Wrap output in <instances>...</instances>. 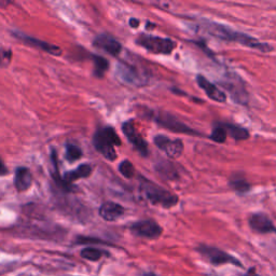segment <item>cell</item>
<instances>
[{"instance_id": "6da1fadb", "label": "cell", "mask_w": 276, "mask_h": 276, "mask_svg": "<svg viewBox=\"0 0 276 276\" xmlns=\"http://www.w3.org/2000/svg\"><path fill=\"white\" fill-rule=\"evenodd\" d=\"M200 27L205 32L210 33V35L212 37L218 38V39L234 41L240 43V45L251 48V49L260 50L261 52H269L271 49H272L268 43L260 42L254 37H250L243 32H239L234 30H232L230 27H227L225 25H221V24H218L215 22L203 20L200 23Z\"/></svg>"}, {"instance_id": "7a4b0ae2", "label": "cell", "mask_w": 276, "mask_h": 276, "mask_svg": "<svg viewBox=\"0 0 276 276\" xmlns=\"http://www.w3.org/2000/svg\"><path fill=\"white\" fill-rule=\"evenodd\" d=\"M140 192L151 204L160 205L164 208H171L178 203V197L175 195L147 179L140 181Z\"/></svg>"}, {"instance_id": "3957f363", "label": "cell", "mask_w": 276, "mask_h": 276, "mask_svg": "<svg viewBox=\"0 0 276 276\" xmlns=\"http://www.w3.org/2000/svg\"><path fill=\"white\" fill-rule=\"evenodd\" d=\"M93 144L95 149L109 161H114L117 159L114 147L120 146L121 140L113 128L98 130L94 135Z\"/></svg>"}, {"instance_id": "277c9868", "label": "cell", "mask_w": 276, "mask_h": 276, "mask_svg": "<svg viewBox=\"0 0 276 276\" xmlns=\"http://www.w3.org/2000/svg\"><path fill=\"white\" fill-rule=\"evenodd\" d=\"M137 45L154 54H169L175 48V43L166 38L140 35L136 39Z\"/></svg>"}, {"instance_id": "5b68a950", "label": "cell", "mask_w": 276, "mask_h": 276, "mask_svg": "<svg viewBox=\"0 0 276 276\" xmlns=\"http://www.w3.org/2000/svg\"><path fill=\"white\" fill-rule=\"evenodd\" d=\"M117 75L125 83L135 86H143L147 83V78L136 67L128 63H119L117 65Z\"/></svg>"}, {"instance_id": "8992f818", "label": "cell", "mask_w": 276, "mask_h": 276, "mask_svg": "<svg viewBox=\"0 0 276 276\" xmlns=\"http://www.w3.org/2000/svg\"><path fill=\"white\" fill-rule=\"evenodd\" d=\"M154 144L169 158L177 159L183 152V144L179 139H169L164 135H158L154 137Z\"/></svg>"}, {"instance_id": "52a82bcc", "label": "cell", "mask_w": 276, "mask_h": 276, "mask_svg": "<svg viewBox=\"0 0 276 276\" xmlns=\"http://www.w3.org/2000/svg\"><path fill=\"white\" fill-rule=\"evenodd\" d=\"M122 130H123V133L125 136H127L130 142L132 143L133 146L136 148L137 151L142 154L143 157H147L149 153L148 145L146 143V140H145L142 135L139 134L136 128H135V125L132 121L125 122L122 125Z\"/></svg>"}, {"instance_id": "ba28073f", "label": "cell", "mask_w": 276, "mask_h": 276, "mask_svg": "<svg viewBox=\"0 0 276 276\" xmlns=\"http://www.w3.org/2000/svg\"><path fill=\"white\" fill-rule=\"evenodd\" d=\"M200 253L206 257V258L211 261L212 264H224V263H232L235 265H241L240 261L236 260L233 257L227 255L225 251H222L215 247H208L202 245L200 248Z\"/></svg>"}, {"instance_id": "9c48e42d", "label": "cell", "mask_w": 276, "mask_h": 276, "mask_svg": "<svg viewBox=\"0 0 276 276\" xmlns=\"http://www.w3.org/2000/svg\"><path fill=\"white\" fill-rule=\"evenodd\" d=\"M156 121L161 124L162 127L167 128L168 130H173V132L177 133H182V134H191L195 135L197 134L195 130L190 129L185 123H182L181 121H179L177 118L174 117V115L165 114V113H160L156 117Z\"/></svg>"}, {"instance_id": "30bf717a", "label": "cell", "mask_w": 276, "mask_h": 276, "mask_svg": "<svg viewBox=\"0 0 276 276\" xmlns=\"http://www.w3.org/2000/svg\"><path fill=\"white\" fill-rule=\"evenodd\" d=\"M133 233L146 239H158L162 234V227L153 220H142L134 224L130 227Z\"/></svg>"}, {"instance_id": "8fae6325", "label": "cell", "mask_w": 276, "mask_h": 276, "mask_svg": "<svg viewBox=\"0 0 276 276\" xmlns=\"http://www.w3.org/2000/svg\"><path fill=\"white\" fill-rule=\"evenodd\" d=\"M94 46L98 48L99 50H103L113 56H117L121 52V49H122V47H121L118 40H115L114 37L109 35H106V33H103V35H99L95 38Z\"/></svg>"}, {"instance_id": "7c38bea8", "label": "cell", "mask_w": 276, "mask_h": 276, "mask_svg": "<svg viewBox=\"0 0 276 276\" xmlns=\"http://www.w3.org/2000/svg\"><path fill=\"white\" fill-rule=\"evenodd\" d=\"M197 84L200 88L205 92L206 95L211 99L218 101V103H225L227 100V95L220 89H218L215 84H212L211 81H208L204 76H197L196 78Z\"/></svg>"}, {"instance_id": "4fadbf2b", "label": "cell", "mask_w": 276, "mask_h": 276, "mask_svg": "<svg viewBox=\"0 0 276 276\" xmlns=\"http://www.w3.org/2000/svg\"><path fill=\"white\" fill-rule=\"evenodd\" d=\"M14 36H16V38H20V39L25 42L26 45H30L32 47L38 48V49H41L43 51L50 53V54H52V55L59 56V55L62 54V49H61V48L57 47V46H54V45H51V43H48V42H45V41L35 39V38L30 37V36H27V35H24V33H21V32H14Z\"/></svg>"}, {"instance_id": "5bb4252c", "label": "cell", "mask_w": 276, "mask_h": 276, "mask_svg": "<svg viewBox=\"0 0 276 276\" xmlns=\"http://www.w3.org/2000/svg\"><path fill=\"white\" fill-rule=\"evenodd\" d=\"M249 225L251 229L256 232H259V233H269V232L272 231L276 232L273 222L264 214H254L250 217Z\"/></svg>"}, {"instance_id": "9a60e30c", "label": "cell", "mask_w": 276, "mask_h": 276, "mask_svg": "<svg viewBox=\"0 0 276 276\" xmlns=\"http://www.w3.org/2000/svg\"><path fill=\"white\" fill-rule=\"evenodd\" d=\"M124 208L114 202H106L99 208V216L106 221H114L122 217Z\"/></svg>"}, {"instance_id": "2e32d148", "label": "cell", "mask_w": 276, "mask_h": 276, "mask_svg": "<svg viewBox=\"0 0 276 276\" xmlns=\"http://www.w3.org/2000/svg\"><path fill=\"white\" fill-rule=\"evenodd\" d=\"M32 183V173L26 167H18L16 171V176H14V186L16 190L23 192L31 188Z\"/></svg>"}, {"instance_id": "e0dca14e", "label": "cell", "mask_w": 276, "mask_h": 276, "mask_svg": "<svg viewBox=\"0 0 276 276\" xmlns=\"http://www.w3.org/2000/svg\"><path fill=\"white\" fill-rule=\"evenodd\" d=\"M92 173V167L89 164H82L78 168H76L75 171H70L68 173H66L64 177H63V180L67 185H70L74 181H76L77 179L80 178H85L89 177Z\"/></svg>"}, {"instance_id": "ac0fdd59", "label": "cell", "mask_w": 276, "mask_h": 276, "mask_svg": "<svg viewBox=\"0 0 276 276\" xmlns=\"http://www.w3.org/2000/svg\"><path fill=\"white\" fill-rule=\"evenodd\" d=\"M157 169L159 174H161V175H163L167 179H175L177 177V172L175 166L169 162L162 161L161 163H159L157 165Z\"/></svg>"}, {"instance_id": "d6986e66", "label": "cell", "mask_w": 276, "mask_h": 276, "mask_svg": "<svg viewBox=\"0 0 276 276\" xmlns=\"http://www.w3.org/2000/svg\"><path fill=\"white\" fill-rule=\"evenodd\" d=\"M93 61H94V75L98 78H101L105 75V72L107 71L109 64L106 59L98 55H94L93 56Z\"/></svg>"}, {"instance_id": "ffe728a7", "label": "cell", "mask_w": 276, "mask_h": 276, "mask_svg": "<svg viewBox=\"0 0 276 276\" xmlns=\"http://www.w3.org/2000/svg\"><path fill=\"white\" fill-rule=\"evenodd\" d=\"M225 129L227 130V133H229L234 139L243 140V139H247L249 137L248 130L245 129L235 127V125H231V124H227Z\"/></svg>"}, {"instance_id": "44dd1931", "label": "cell", "mask_w": 276, "mask_h": 276, "mask_svg": "<svg viewBox=\"0 0 276 276\" xmlns=\"http://www.w3.org/2000/svg\"><path fill=\"white\" fill-rule=\"evenodd\" d=\"M101 256H103V251L97 248H93V247H86V248L81 250L82 258L90 261H97L101 258Z\"/></svg>"}, {"instance_id": "7402d4cb", "label": "cell", "mask_w": 276, "mask_h": 276, "mask_svg": "<svg viewBox=\"0 0 276 276\" xmlns=\"http://www.w3.org/2000/svg\"><path fill=\"white\" fill-rule=\"evenodd\" d=\"M82 157V151L79 147L75 145H68L66 148V159L69 162H75Z\"/></svg>"}, {"instance_id": "603a6c76", "label": "cell", "mask_w": 276, "mask_h": 276, "mask_svg": "<svg viewBox=\"0 0 276 276\" xmlns=\"http://www.w3.org/2000/svg\"><path fill=\"white\" fill-rule=\"evenodd\" d=\"M119 171L125 178H132L135 174V167L132 163L127 160V161H123L120 164Z\"/></svg>"}, {"instance_id": "cb8c5ba5", "label": "cell", "mask_w": 276, "mask_h": 276, "mask_svg": "<svg viewBox=\"0 0 276 276\" xmlns=\"http://www.w3.org/2000/svg\"><path fill=\"white\" fill-rule=\"evenodd\" d=\"M227 133L226 129L222 128V127H219V128H217L212 130V133L211 135V138L216 143H225L226 139H227Z\"/></svg>"}, {"instance_id": "d4e9b609", "label": "cell", "mask_w": 276, "mask_h": 276, "mask_svg": "<svg viewBox=\"0 0 276 276\" xmlns=\"http://www.w3.org/2000/svg\"><path fill=\"white\" fill-rule=\"evenodd\" d=\"M231 186L239 192H246V191H248L250 188L246 180H244V179H239V178L234 179V180H231Z\"/></svg>"}, {"instance_id": "484cf974", "label": "cell", "mask_w": 276, "mask_h": 276, "mask_svg": "<svg viewBox=\"0 0 276 276\" xmlns=\"http://www.w3.org/2000/svg\"><path fill=\"white\" fill-rule=\"evenodd\" d=\"M12 52L8 49H0V66L7 67L11 63Z\"/></svg>"}, {"instance_id": "4316f807", "label": "cell", "mask_w": 276, "mask_h": 276, "mask_svg": "<svg viewBox=\"0 0 276 276\" xmlns=\"http://www.w3.org/2000/svg\"><path fill=\"white\" fill-rule=\"evenodd\" d=\"M8 174V168L4 165V163L2 162V160L0 159V175L3 176V175H7Z\"/></svg>"}, {"instance_id": "83f0119b", "label": "cell", "mask_w": 276, "mask_h": 276, "mask_svg": "<svg viewBox=\"0 0 276 276\" xmlns=\"http://www.w3.org/2000/svg\"><path fill=\"white\" fill-rule=\"evenodd\" d=\"M130 26H132V27H137L139 22H138V20H135V18H132V20L130 21Z\"/></svg>"}, {"instance_id": "f1b7e54d", "label": "cell", "mask_w": 276, "mask_h": 276, "mask_svg": "<svg viewBox=\"0 0 276 276\" xmlns=\"http://www.w3.org/2000/svg\"><path fill=\"white\" fill-rule=\"evenodd\" d=\"M245 276H259V275H257V274L254 272V271L251 270V271H249V273L247 274V275H245Z\"/></svg>"}, {"instance_id": "f546056e", "label": "cell", "mask_w": 276, "mask_h": 276, "mask_svg": "<svg viewBox=\"0 0 276 276\" xmlns=\"http://www.w3.org/2000/svg\"><path fill=\"white\" fill-rule=\"evenodd\" d=\"M145 276H157V275H154V274H147V275H145Z\"/></svg>"}]
</instances>
